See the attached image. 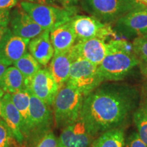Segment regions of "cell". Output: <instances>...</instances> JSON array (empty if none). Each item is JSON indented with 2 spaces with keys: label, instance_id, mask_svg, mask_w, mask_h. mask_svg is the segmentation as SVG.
<instances>
[{
  "label": "cell",
  "instance_id": "obj_1",
  "mask_svg": "<svg viewBox=\"0 0 147 147\" xmlns=\"http://www.w3.org/2000/svg\"><path fill=\"white\" fill-rule=\"evenodd\" d=\"M133 88L108 84L100 86L84 97L80 119L93 138L108 130L121 127L139 104Z\"/></svg>",
  "mask_w": 147,
  "mask_h": 147
},
{
  "label": "cell",
  "instance_id": "obj_21",
  "mask_svg": "<svg viewBox=\"0 0 147 147\" xmlns=\"http://www.w3.org/2000/svg\"><path fill=\"white\" fill-rule=\"evenodd\" d=\"M123 129L117 127L101 134L94 140L92 147H124Z\"/></svg>",
  "mask_w": 147,
  "mask_h": 147
},
{
  "label": "cell",
  "instance_id": "obj_13",
  "mask_svg": "<svg viewBox=\"0 0 147 147\" xmlns=\"http://www.w3.org/2000/svg\"><path fill=\"white\" fill-rule=\"evenodd\" d=\"M58 138L61 147H92L94 141L80 119L62 129Z\"/></svg>",
  "mask_w": 147,
  "mask_h": 147
},
{
  "label": "cell",
  "instance_id": "obj_33",
  "mask_svg": "<svg viewBox=\"0 0 147 147\" xmlns=\"http://www.w3.org/2000/svg\"><path fill=\"white\" fill-rule=\"evenodd\" d=\"M8 29H9L8 25H0V42H1L3 36H5V33L8 32Z\"/></svg>",
  "mask_w": 147,
  "mask_h": 147
},
{
  "label": "cell",
  "instance_id": "obj_31",
  "mask_svg": "<svg viewBox=\"0 0 147 147\" xmlns=\"http://www.w3.org/2000/svg\"><path fill=\"white\" fill-rule=\"evenodd\" d=\"M25 1L28 2L39 3V4L44 5H51L55 2V0H25Z\"/></svg>",
  "mask_w": 147,
  "mask_h": 147
},
{
  "label": "cell",
  "instance_id": "obj_29",
  "mask_svg": "<svg viewBox=\"0 0 147 147\" xmlns=\"http://www.w3.org/2000/svg\"><path fill=\"white\" fill-rule=\"evenodd\" d=\"M18 3V0H0V9L10 10L15 7Z\"/></svg>",
  "mask_w": 147,
  "mask_h": 147
},
{
  "label": "cell",
  "instance_id": "obj_28",
  "mask_svg": "<svg viewBox=\"0 0 147 147\" xmlns=\"http://www.w3.org/2000/svg\"><path fill=\"white\" fill-rule=\"evenodd\" d=\"M124 147H147V144L140 138L137 132H132L125 140Z\"/></svg>",
  "mask_w": 147,
  "mask_h": 147
},
{
  "label": "cell",
  "instance_id": "obj_30",
  "mask_svg": "<svg viewBox=\"0 0 147 147\" xmlns=\"http://www.w3.org/2000/svg\"><path fill=\"white\" fill-rule=\"evenodd\" d=\"M10 10L0 9V25H8L10 21Z\"/></svg>",
  "mask_w": 147,
  "mask_h": 147
},
{
  "label": "cell",
  "instance_id": "obj_26",
  "mask_svg": "<svg viewBox=\"0 0 147 147\" xmlns=\"http://www.w3.org/2000/svg\"><path fill=\"white\" fill-rule=\"evenodd\" d=\"M36 147H61L58 138L54 133L50 131L40 141Z\"/></svg>",
  "mask_w": 147,
  "mask_h": 147
},
{
  "label": "cell",
  "instance_id": "obj_23",
  "mask_svg": "<svg viewBox=\"0 0 147 147\" xmlns=\"http://www.w3.org/2000/svg\"><path fill=\"white\" fill-rule=\"evenodd\" d=\"M133 120L137 128V133L144 143L147 144V98L139 102L133 113Z\"/></svg>",
  "mask_w": 147,
  "mask_h": 147
},
{
  "label": "cell",
  "instance_id": "obj_2",
  "mask_svg": "<svg viewBox=\"0 0 147 147\" xmlns=\"http://www.w3.org/2000/svg\"><path fill=\"white\" fill-rule=\"evenodd\" d=\"M138 64L132 45L129 46L125 41H122L118 47L106 55L98 65V70L104 81H117L125 78Z\"/></svg>",
  "mask_w": 147,
  "mask_h": 147
},
{
  "label": "cell",
  "instance_id": "obj_32",
  "mask_svg": "<svg viewBox=\"0 0 147 147\" xmlns=\"http://www.w3.org/2000/svg\"><path fill=\"white\" fill-rule=\"evenodd\" d=\"M58 1L63 5H65V7H71L78 2V0H58Z\"/></svg>",
  "mask_w": 147,
  "mask_h": 147
},
{
  "label": "cell",
  "instance_id": "obj_10",
  "mask_svg": "<svg viewBox=\"0 0 147 147\" xmlns=\"http://www.w3.org/2000/svg\"><path fill=\"white\" fill-rule=\"evenodd\" d=\"M9 23L12 34L25 39H33L45 31L20 5L10 12Z\"/></svg>",
  "mask_w": 147,
  "mask_h": 147
},
{
  "label": "cell",
  "instance_id": "obj_5",
  "mask_svg": "<svg viewBox=\"0 0 147 147\" xmlns=\"http://www.w3.org/2000/svg\"><path fill=\"white\" fill-rule=\"evenodd\" d=\"M20 6L45 30L51 31L59 24L69 21L75 15L74 7L44 5L23 1Z\"/></svg>",
  "mask_w": 147,
  "mask_h": 147
},
{
  "label": "cell",
  "instance_id": "obj_25",
  "mask_svg": "<svg viewBox=\"0 0 147 147\" xmlns=\"http://www.w3.org/2000/svg\"><path fill=\"white\" fill-rule=\"evenodd\" d=\"M14 146H16L15 140L7 124L0 117V147Z\"/></svg>",
  "mask_w": 147,
  "mask_h": 147
},
{
  "label": "cell",
  "instance_id": "obj_6",
  "mask_svg": "<svg viewBox=\"0 0 147 147\" xmlns=\"http://www.w3.org/2000/svg\"><path fill=\"white\" fill-rule=\"evenodd\" d=\"M103 82L98 66L87 60L76 58L71 64L66 84L78 90L86 97L100 87Z\"/></svg>",
  "mask_w": 147,
  "mask_h": 147
},
{
  "label": "cell",
  "instance_id": "obj_34",
  "mask_svg": "<svg viewBox=\"0 0 147 147\" xmlns=\"http://www.w3.org/2000/svg\"><path fill=\"white\" fill-rule=\"evenodd\" d=\"M8 67L9 66L7 65L6 64H5L4 63H3V62H1V61H0V80H1L3 74L5 73V70H6V69L8 68Z\"/></svg>",
  "mask_w": 147,
  "mask_h": 147
},
{
  "label": "cell",
  "instance_id": "obj_9",
  "mask_svg": "<svg viewBox=\"0 0 147 147\" xmlns=\"http://www.w3.org/2000/svg\"><path fill=\"white\" fill-rule=\"evenodd\" d=\"M27 90L51 106L59 88L49 69L41 68L33 77Z\"/></svg>",
  "mask_w": 147,
  "mask_h": 147
},
{
  "label": "cell",
  "instance_id": "obj_7",
  "mask_svg": "<svg viewBox=\"0 0 147 147\" xmlns=\"http://www.w3.org/2000/svg\"><path fill=\"white\" fill-rule=\"evenodd\" d=\"M123 40H112L95 38L84 42H77L71 49L74 60L81 58L98 66L108 53L121 45Z\"/></svg>",
  "mask_w": 147,
  "mask_h": 147
},
{
  "label": "cell",
  "instance_id": "obj_15",
  "mask_svg": "<svg viewBox=\"0 0 147 147\" xmlns=\"http://www.w3.org/2000/svg\"><path fill=\"white\" fill-rule=\"evenodd\" d=\"M117 27L127 35H147V10H134L126 12L117 21Z\"/></svg>",
  "mask_w": 147,
  "mask_h": 147
},
{
  "label": "cell",
  "instance_id": "obj_16",
  "mask_svg": "<svg viewBox=\"0 0 147 147\" xmlns=\"http://www.w3.org/2000/svg\"><path fill=\"white\" fill-rule=\"evenodd\" d=\"M70 20L59 24L50 31V39L55 54L68 51L76 44V37L71 25Z\"/></svg>",
  "mask_w": 147,
  "mask_h": 147
},
{
  "label": "cell",
  "instance_id": "obj_14",
  "mask_svg": "<svg viewBox=\"0 0 147 147\" xmlns=\"http://www.w3.org/2000/svg\"><path fill=\"white\" fill-rule=\"evenodd\" d=\"M2 104V118L16 142V146L22 147L24 143L23 133V121L17 108L11 100L10 95L5 93L1 97Z\"/></svg>",
  "mask_w": 147,
  "mask_h": 147
},
{
  "label": "cell",
  "instance_id": "obj_35",
  "mask_svg": "<svg viewBox=\"0 0 147 147\" xmlns=\"http://www.w3.org/2000/svg\"><path fill=\"white\" fill-rule=\"evenodd\" d=\"M0 117H2V104H1V97H0Z\"/></svg>",
  "mask_w": 147,
  "mask_h": 147
},
{
  "label": "cell",
  "instance_id": "obj_22",
  "mask_svg": "<svg viewBox=\"0 0 147 147\" xmlns=\"http://www.w3.org/2000/svg\"><path fill=\"white\" fill-rule=\"evenodd\" d=\"M13 65L23 75L27 89L33 77L41 69V65L30 54V53L28 52L25 53Z\"/></svg>",
  "mask_w": 147,
  "mask_h": 147
},
{
  "label": "cell",
  "instance_id": "obj_24",
  "mask_svg": "<svg viewBox=\"0 0 147 147\" xmlns=\"http://www.w3.org/2000/svg\"><path fill=\"white\" fill-rule=\"evenodd\" d=\"M132 49L139 61L141 72L147 77V35L136 38L132 43Z\"/></svg>",
  "mask_w": 147,
  "mask_h": 147
},
{
  "label": "cell",
  "instance_id": "obj_3",
  "mask_svg": "<svg viewBox=\"0 0 147 147\" xmlns=\"http://www.w3.org/2000/svg\"><path fill=\"white\" fill-rule=\"evenodd\" d=\"M84 97L78 90L67 84L60 88L53 104L56 127L63 129L80 119Z\"/></svg>",
  "mask_w": 147,
  "mask_h": 147
},
{
  "label": "cell",
  "instance_id": "obj_20",
  "mask_svg": "<svg viewBox=\"0 0 147 147\" xmlns=\"http://www.w3.org/2000/svg\"><path fill=\"white\" fill-rule=\"evenodd\" d=\"M10 97L14 105L17 108L23 121V133L24 142L27 138L29 121V106H30V94L27 89H24L16 93H11ZM24 144V143H23ZM23 147V146H22Z\"/></svg>",
  "mask_w": 147,
  "mask_h": 147
},
{
  "label": "cell",
  "instance_id": "obj_27",
  "mask_svg": "<svg viewBox=\"0 0 147 147\" xmlns=\"http://www.w3.org/2000/svg\"><path fill=\"white\" fill-rule=\"evenodd\" d=\"M125 13L134 10H147V0H124Z\"/></svg>",
  "mask_w": 147,
  "mask_h": 147
},
{
  "label": "cell",
  "instance_id": "obj_8",
  "mask_svg": "<svg viewBox=\"0 0 147 147\" xmlns=\"http://www.w3.org/2000/svg\"><path fill=\"white\" fill-rule=\"evenodd\" d=\"M70 23L76 35V43L95 38L106 40L113 33L108 24L94 16L75 14L71 18Z\"/></svg>",
  "mask_w": 147,
  "mask_h": 147
},
{
  "label": "cell",
  "instance_id": "obj_17",
  "mask_svg": "<svg viewBox=\"0 0 147 147\" xmlns=\"http://www.w3.org/2000/svg\"><path fill=\"white\" fill-rule=\"evenodd\" d=\"M28 49L30 54L41 65L47 66L55 54L50 39V31L45 30L29 42Z\"/></svg>",
  "mask_w": 147,
  "mask_h": 147
},
{
  "label": "cell",
  "instance_id": "obj_12",
  "mask_svg": "<svg viewBox=\"0 0 147 147\" xmlns=\"http://www.w3.org/2000/svg\"><path fill=\"white\" fill-rule=\"evenodd\" d=\"M85 5L94 17L106 23L117 21L125 14L124 0H85Z\"/></svg>",
  "mask_w": 147,
  "mask_h": 147
},
{
  "label": "cell",
  "instance_id": "obj_4",
  "mask_svg": "<svg viewBox=\"0 0 147 147\" xmlns=\"http://www.w3.org/2000/svg\"><path fill=\"white\" fill-rule=\"evenodd\" d=\"M29 92V121L27 138L23 147H36L44 137L51 131L54 117L50 106Z\"/></svg>",
  "mask_w": 147,
  "mask_h": 147
},
{
  "label": "cell",
  "instance_id": "obj_19",
  "mask_svg": "<svg viewBox=\"0 0 147 147\" xmlns=\"http://www.w3.org/2000/svg\"><path fill=\"white\" fill-rule=\"evenodd\" d=\"M0 89L9 94L27 89L23 75L14 66L8 67L0 80Z\"/></svg>",
  "mask_w": 147,
  "mask_h": 147
},
{
  "label": "cell",
  "instance_id": "obj_11",
  "mask_svg": "<svg viewBox=\"0 0 147 147\" xmlns=\"http://www.w3.org/2000/svg\"><path fill=\"white\" fill-rule=\"evenodd\" d=\"M29 42L13 34L9 28L0 42V61L8 66L13 65L27 53Z\"/></svg>",
  "mask_w": 147,
  "mask_h": 147
},
{
  "label": "cell",
  "instance_id": "obj_18",
  "mask_svg": "<svg viewBox=\"0 0 147 147\" xmlns=\"http://www.w3.org/2000/svg\"><path fill=\"white\" fill-rule=\"evenodd\" d=\"M73 61L71 49L68 51L55 54L51 59L49 69L59 89L65 85L68 80Z\"/></svg>",
  "mask_w": 147,
  "mask_h": 147
}]
</instances>
